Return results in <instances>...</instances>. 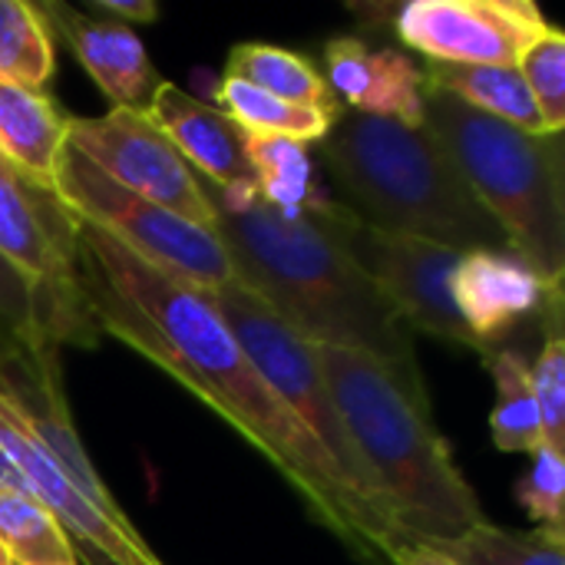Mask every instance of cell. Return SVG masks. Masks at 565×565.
Wrapping results in <instances>:
<instances>
[{"instance_id":"cell-1","label":"cell","mask_w":565,"mask_h":565,"mask_svg":"<svg viewBox=\"0 0 565 565\" xmlns=\"http://www.w3.org/2000/svg\"><path fill=\"white\" fill-rule=\"evenodd\" d=\"M79 291L99 334L152 361L235 427L364 565H391L401 543L344 490L334 463L265 384L205 298L76 218Z\"/></svg>"},{"instance_id":"cell-2","label":"cell","mask_w":565,"mask_h":565,"mask_svg":"<svg viewBox=\"0 0 565 565\" xmlns=\"http://www.w3.org/2000/svg\"><path fill=\"white\" fill-rule=\"evenodd\" d=\"M199 189L238 285L311 344L364 351L424 381L407 321L348 255L324 215V199L281 209L262 199L255 182L215 185L202 175Z\"/></svg>"},{"instance_id":"cell-3","label":"cell","mask_w":565,"mask_h":565,"mask_svg":"<svg viewBox=\"0 0 565 565\" xmlns=\"http://www.w3.org/2000/svg\"><path fill=\"white\" fill-rule=\"evenodd\" d=\"M315 354L404 543H447L477 526L480 500L434 427L424 381L364 351L315 344Z\"/></svg>"},{"instance_id":"cell-4","label":"cell","mask_w":565,"mask_h":565,"mask_svg":"<svg viewBox=\"0 0 565 565\" xmlns=\"http://www.w3.org/2000/svg\"><path fill=\"white\" fill-rule=\"evenodd\" d=\"M321 159L361 222L454 252H510L507 232L467 185L427 122L407 126L341 106Z\"/></svg>"},{"instance_id":"cell-5","label":"cell","mask_w":565,"mask_h":565,"mask_svg":"<svg viewBox=\"0 0 565 565\" xmlns=\"http://www.w3.org/2000/svg\"><path fill=\"white\" fill-rule=\"evenodd\" d=\"M424 122L447 146L473 195L507 232L510 252L563 291L565 146L563 132H523L424 83Z\"/></svg>"},{"instance_id":"cell-6","label":"cell","mask_w":565,"mask_h":565,"mask_svg":"<svg viewBox=\"0 0 565 565\" xmlns=\"http://www.w3.org/2000/svg\"><path fill=\"white\" fill-rule=\"evenodd\" d=\"M199 295L225 321V328L232 331V338L238 341L245 358L265 377V384L285 401V407L318 440V447L334 463L344 490L358 500V507L371 520H377L401 546H407L404 536L397 533V526L391 523L384 497H381L374 477L367 473V467H364V460H361V454H358V447H354V440H351V434H348V427L334 407V397H331L328 381L321 374L315 344L308 338H301L281 315H275L255 291H248L238 281L222 285V288H209Z\"/></svg>"},{"instance_id":"cell-7","label":"cell","mask_w":565,"mask_h":565,"mask_svg":"<svg viewBox=\"0 0 565 565\" xmlns=\"http://www.w3.org/2000/svg\"><path fill=\"white\" fill-rule=\"evenodd\" d=\"M56 195L79 218L122 242L169 278L209 291L235 281V268L212 228L172 215L99 172L70 142L56 169Z\"/></svg>"},{"instance_id":"cell-8","label":"cell","mask_w":565,"mask_h":565,"mask_svg":"<svg viewBox=\"0 0 565 565\" xmlns=\"http://www.w3.org/2000/svg\"><path fill=\"white\" fill-rule=\"evenodd\" d=\"M0 258L36 291L40 331L50 344L96 348L103 338L79 291L76 215L56 192L30 182L0 156Z\"/></svg>"},{"instance_id":"cell-9","label":"cell","mask_w":565,"mask_h":565,"mask_svg":"<svg viewBox=\"0 0 565 565\" xmlns=\"http://www.w3.org/2000/svg\"><path fill=\"white\" fill-rule=\"evenodd\" d=\"M324 215L334 235L341 238V245L348 248V255L401 311L411 331H424L457 348L480 351L463 318L457 315V305L450 295V278L463 252H454L424 238L387 235L361 222L341 202L324 199Z\"/></svg>"},{"instance_id":"cell-10","label":"cell","mask_w":565,"mask_h":565,"mask_svg":"<svg viewBox=\"0 0 565 565\" xmlns=\"http://www.w3.org/2000/svg\"><path fill=\"white\" fill-rule=\"evenodd\" d=\"M66 142L139 199L212 228L199 175L142 113L113 106L103 116H66Z\"/></svg>"},{"instance_id":"cell-11","label":"cell","mask_w":565,"mask_h":565,"mask_svg":"<svg viewBox=\"0 0 565 565\" xmlns=\"http://www.w3.org/2000/svg\"><path fill=\"white\" fill-rule=\"evenodd\" d=\"M0 450L20 473L26 493L60 520L73 546L93 553L96 565H166L122 510L106 513L76 490L66 467L30 427L17 401H10L3 391H0Z\"/></svg>"},{"instance_id":"cell-12","label":"cell","mask_w":565,"mask_h":565,"mask_svg":"<svg viewBox=\"0 0 565 565\" xmlns=\"http://www.w3.org/2000/svg\"><path fill=\"white\" fill-rule=\"evenodd\" d=\"M394 33L430 63L520 66L553 23L530 0H411L397 3Z\"/></svg>"},{"instance_id":"cell-13","label":"cell","mask_w":565,"mask_h":565,"mask_svg":"<svg viewBox=\"0 0 565 565\" xmlns=\"http://www.w3.org/2000/svg\"><path fill=\"white\" fill-rule=\"evenodd\" d=\"M450 295L467 331L487 354L497 351L523 321L543 315L553 288H546L513 252L477 248L460 255Z\"/></svg>"},{"instance_id":"cell-14","label":"cell","mask_w":565,"mask_h":565,"mask_svg":"<svg viewBox=\"0 0 565 565\" xmlns=\"http://www.w3.org/2000/svg\"><path fill=\"white\" fill-rule=\"evenodd\" d=\"M50 33H60L63 43L73 50L79 66L99 86V93L116 109L146 113L149 99L156 96L162 76L149 60L146 43L136 36L132 26L116 20H96L63 0L36 3Z\"/></svg>"},{"instance_id":"cell-15","label":"cell","mask_w":565,"mask_h":565,"mask_svg":"<svg viewBox=\"0 0 565 565\" xmlns=\"http://www.w3.org/2000/svg\"><path fill=\"white\" fill-rule=\"evenodd\" d=\"M328 86L344 109L384 116L407 126L424 122V70L407 53L367 46L358 36H338L324 46Z\"/></svg>"},{"instance_id":"cell-16","label":"cell","mask_w":565,"mask_h":565,"mask_svg":"<svg viewBox=\"0 0 565 565\" xmlns=\"http://www.w3.org/2000/svg\"><path fill=\"white\" fill-rule=\"evenodd\" d=\"M189 162V169L215 185H245L252 169L245 159V129L222 109L189 96L172 83H159L142 113Z\"/></svg>"},{"instance_id":"cell-17","label":"cell","mask_w":565,"mask_h":565,"mask_svg":"<svg viewBox=\"0 0 565 565\" xmlns=\"http://www.w3.org/2000/svg\"><path fill=\"white\" fill-rule=\"evenodd\" d=\"M66 149V113L43 89L0 79V156L30 182L56 192V169Z\"/></svg>"},{"instance_id":"cell-18","label":"cell","mask_w":565,"mask_h":565,"mask_svg":"<svg viewBox=\"0 0 565 565\" xmlns=\"http://www.w3.org/2000/svg\"><path fill=\"white\" fill-rule=\"evenodd\" d=\"M424 83L437 86L460 103L473 106L483 116H493L523 132H546L540 106L520 73V66H457V63H430L424 70Z\"/></svg>"},{"instance_id":"cell-19","label":"cell","mask_w":565,"mask_h":565,"mask_svg":"<svg viewBox=\"0 0 565 565\" xmlns=\"http://www.w3.org/2000/svg\"><path fill=\"white\" fill-rule=\"evenodd\" d=\"M225 76L245 79L278 99L315 106L328 113H341V103L334 99L324 73L301 53L275 46V43H238L228 53Z\"/></svg>"},{"instance_id":"cell-20","label":"cell","mask_w":565,"mask_h":565,"mask_svg":"<svg viewBox=\"0 0 565 565\" xmlns=\"http://www.w3.org/2000/svg\"><path fill=\"white\" fill-rule=\"evenodd\" d=\"M215 109H222L245 132L285 136V139H295L305 146L321 142L341 116V113L278 99V96H271L245 79H235V76H222L215 83Z\"/></svg>"},{"instance_id":"cell-21","label":"cell","mask_w":565,"mask_h":565,"mask_svg":"<svg viewBox=\"0 0 565 565\" xmlns=\"http://www.w3.org/2000/svg\"><path fill=\"white\" fill-rule=\"evenodd\" d=\"M493 384H497V407L490 417L493 444L503 454H533L543 447L540 411L530 387V361L513 348H497L483 354Z\"/></svg>"},{"instance_id":"cell-22","label":"cell","mask_w":565,"mask_h":565,"mask_svg":"<svg viewBox=\"0 0 565 565\" xmlns=\"http://www.w3.org/2000/svg\"><path fill=\"white\" fill-rule=\"evenodd\" d=\"M427 546L444 553L457 565H565V533L546 526H536L530 533H513L480 520L463 536L447 543H427Z\"/></svg>"},{"instance_id":"cell-23","label":"cell","mask_w":565,"mask_h":565,"mask_svg":"<svg viewBox=\"0 0 565 565\" xmlns=\"http://www.w3.org/2000/svg\"><path fill=\"white\" fill-rule=\"evenodd\" d=\"M0 546L13 565H79L60 520L20 490H0Z\"/></svg>"},{"instance_id":"cell-24","label":"cell","mask_w":565,"mask_h":565,"mask_svg":"<svg viewBox=\"0 0 565 565\" xmlns=\"http://www.w3.org/2000/svg\"><path fill=\"white\" fill-rule=\"evenodd\" d=\"M245 159L252 169V182L271 205L281 209H305L318 202L311 152L305 142L285 136H258L245 132Z\"/></svg>"},{"instance_id":"cell-25","label":"cell","mask_w":565,"mask_h":565,"mask_svg":"<svg viewBox=\"0 0 565 565\" xmlns=\"http://www.w3.org/2000/svg\"><path fill=\"white\" fill-rule=\"evenodd\" d=\"M53 33L26 0H0V79L43 89L53 76Z\"/></svg>"},{"instance_id":"cell-26","label":"cell","mask_w":565,"mask_h":565,"mask_svg":"<svg viewBox=\"0 0 565 565\" xmlns=\"http://www.w3.org/2000/svg\"><path fill=\"white\" fill-rule=\"evenodd\" d=\"M546 344L530 364V387L540 411L543 444L565 454V341H563V291L546 298Z\"/></svg>"},{"instance_id":"cell-27","label":"cell","mask_w":565,"mask_h":565,"mask_svg":"<svg viewBox=\"0 0 565 565\" xmlns=\"http://www.w3.org/2000/svg\"><path fill=\"white\" fill-rule=\"evenodd\" d=\"M520 73L540 106L546 132L565 129V36L563 30L550 26L536 36L520 56Z\"/></svg>"},{"instance_id":"cell-28","label":"cell","mask_w":565,"mask_h":565,"mask_svg":"<svg viewBox=\"0 0 565 565\" xmlns=\"http://www.w3.org/2000/svg\"><path fill=\"white\" fill-rule=\"evenodd\" d=\"M530 473L516 483V500L536 526L563 530V493H565V457L553 447H536Z\"/></svg>"},{"instance_id":"cell-29","label":"cell","mask_w":565,"mask_h":565,"mask_svg":"<svg viewBox=\"0 0 565 565\" xmlns=\"http://www.w3.org/2000/svg\"><path fill=\"white\" fill-rule=\"evenodd\" d=\"M40 344H50V341L40 331L36 291L10 262L0 258V351L40 348Z\"/></svg>"},{"instance_id":"cell-30","label":"cell","mask_w":565,"mask_h":565,"mask_svg":"<svg viewBox=\"0 0 565 565\" xmlns=\"http://www.w3.org/2000/svg\"><path fill=\"white\" fill-rule=\"evenodd\" d=\"M96 7L103 13H109V20L126 23V26L159 20V3L156 0H96Z\"/></svg>"},{"instance_id":"cell-31","label":"cell","mask_w":565,"mask_h":565,"mask_svg":"<svg viewBox=\"0 0 565 565\" xmlns=\"http://www.w3.org/2000/svg\"><path fill=\"white\" fill-rule=\"evenodd\" d=\"M391 565H457V563H454V559H447L444 553L430 550V546L407 543V546H401V550L391 556Z\"/></svg>"},{"instance_id":"cell-32","label":"cell","mask_w":565,"mask_h":565,"mask_svg":"<svg viewBox=\"0 0 565 565\" xmlns=\"http://www.w3.org/2000/svg\"><path fill=\"white\" fill-rule=\"evenodd\" d=\"M0 490H20V493H26V487H23L20 473L13 470V463L7 460V454H3V450H0Z\"/></svg>"},{"instance_id":"cell-33","label":"cell","mask_w":565,"mask_h":565,"mask_svg":"<svg viewBox=\"0 0 565 565\" xmlns=\"http://www.w3.org/2000/svg\"><path fill=\"white\" fill-rule=\"evenodd\" d=\"M0 565H13V563H10V556H7V550H3V546H0Z\"/></svg>"}]
</instances>
